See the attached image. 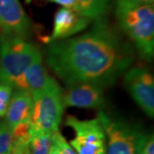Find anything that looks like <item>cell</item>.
Wrapping results in <instances>:
<instances>
[{
	"mask_svg": "<svg viewBox=\"0 0 154 154\" xmlns=\"http://www.w3.org/2000/svg\"><path fill=\"white\" fill-rule=\"evenodd\" d=\"M45 57L51 69L68 86L92 83L102 88L115 82L134 59L129 45L103 22L75 38L53 40Z\"/></svg>",
	"mask_w": 154,
	"mask_h": 154,
	"instance_id": "obj_1",
	"label": "cell"
},
{
	"mask_svg": "<svg viewBox=\"0 0 154 154\" xmlns=\"http://www.w3.org/2000/svg\"><path fill=\"white\" fill-rule=\"evenodd\" d=\"M33 110L30 118L31 132L58 131L64 105L59 84L48 76L43 89L32 95Z\"/></svg>",
	"mask_w": 154,
	"mask_h": 154,
	"instance_id": "obj_2",
	"label": "cell"
},
{
	"mask_svg": "<svg viewBox=\"0 0 154 154\" xmlns=\"http://www.w3.org/2000/svg\"><path fill=\"white\" fill-rule=\"evenodd\" d=\"M38 56V50L23 38L3 35L0 50V83L14 88L17 78Z\"/></svg>",
	"mask_w": 154,
	"mask_h": 154,
	"instance_id": "obj_3",
	"label": "cell"
},
{
	"mask_svg": "<svg viewBox=\"0 0 154 154\" xmlns=\"http://www.w3.org/2000/svg\"><path fill=\"white\" fill-rule=\"evenodd\" d=\"M116 15L121 28L132 39L140 57L152 60L154 53L153 5L137 6Z\"/></svg>",
	"mask_w": 154,
	"mask_h": 154,
	"instance_id": "obj_4",
	"label": "cell"
},
{
	"mask_svg": "<svg viewBox=\"0 0 154 154\" xmlns=\"http://www.w3.org/2000/svg\"><path fill=\"white\" fill-rule=\"evenodd\" d=\"M99 119L109 140L107 154H141L149 136L128 122L111 121L104 113Z\"/></svg>",
	"mask_w": 154,
	"mask_h": 154,
	"instance_id": "obj_5",
	"label": "cell"
},
{
	"mask_svg": "<svg viewBox=\"0 0 154 154\" xmlns=\"http://www.w3.org/2000/svg\"><path fill=\"white\" fill-rule=\"evenodd\" d=\"M66 125L75 132L76 136L71 140V145L78 154H106L105 132L99 117L82 121L69 116Z\"/></svg>",
	"mask_w": 154,
	"mask_h": 154,
	"instance_id": "obj_6",
	"label": "cell"
},
{
	"mask_svg": "<svg viewBox=\"0 0 154 154\" xmlns=\"http://www.w3.org/2000/svg\"><path fill=\"white\" fill-rule=\"evenodd\" d=\"M124 85L139 106L147 116L153 117L154 79L152 75L144 68H133L125 74Z\"/></svg>",
	"mask_w": 154,
	"mask_h": 154,
	"instance_id": "obj_7",
	"label": "cell"
},
{
	"mask_svg": "<svg viewBox=\"0 0 154 154\" xmlns=\"http://www.w3.org/2000/svg\"><path fill=\"white\" fill-rule=\"evenodd\" d=\"M0 28L8 35L28 37L31 25L19 0H0Z\"/></svg>",
	"mask_w": 154,
	"mask_h": 154,
	"instance_id": "obj_8",
	"label": "cell"
},
{
	"mask_svg": "<svg viewBox=\"0 0 154 154\" xmlns=\"http://www.w3.org/2000/svg\"><path fill=\"white\" fill-rule=\"evenodd\" d=\"M64 106L78 108H99L104 104L103 88L92 83H81L69 86L63 94Z\"/></svg>",
	"mask_w": 154,
	"mask_h": 154,
	"instance_id": "obj_9",
	"label": "cell"
},
{
	"mask_svg": "<svg viewBox=\"0 0 154 154\" xmlns=\"http://www.w3.org/2000/svg\"><path fill=\"white\" fill-rule=\"evenodd\" d=\"M90 20L81 16L76 11L68 8H61L54 17L51 39H63L82 31L88 27Z\"/></svg>",
	"mask_w": 154,
	"mask_h": 154,
	"instance_id": "obj_10",
	"label": "cell"
},
{
	"mask_svg": "<svg viewBox=\"0 0 154 154\" xmlns=\"http://www.w3.org/2000/svg\"><path fill=\"white\" fill-rule=\"evenodd\" d=\"M33 110V98L27 91L17 90L11 95V100L6 110L7 125L12 129L22 122L30 121Z\"/></svg>",
	"mask_w": 154,
	"mask_h": 154,
	"instance_id": "obj_11",
	"label": "cell"
},
{
	"mask_svg": "<svg viewBox=\"0 0 154 154\" xmlns=\"http://www.w3.org/2000/svg\"><path fill=\"white\" fill-rule=\"evenodd\" d=\"M48 76L45 69L42 65L40 55L17 78L14 88H17L18 90L27 91L31 95H33L43 89Z\"/></svg>",
	"mask_w": 154,
	"mask_h": 154,
	"instance_id": "obj_12",
	"label": "cell"
},
{
	"mask_svg": "<svg viewBox=\"0 0 154 154\" xmlns=\"http://www.w3.org/2000/svg\"><path fill=\"white\" fill-rule=\"evenodd\" d=\"M76 12L89 20H100L108 10L110 0H75Z\"/></svg>",
	"mask_w": 154,
	"mask_h": 154,
	"instance_id": "obj_13",
	"label": "cell"
},
{
	"mask_svg": "<svg viewBox=\"0 0 154 154\" xmlns=\"http://www.w3.org/2000/svg\"><path fill=\"white\" fill-rule=\"evenodd\" d=\"M51 143V133L31 132L29 150L31 154H48Z\"/></svg>",
	"mask_w": 154,
	"mask_h": 154,
	"instance_id": "obj_14",
	"label": "cell"
},
{
	"mask_svg": "<svg viewBox=\"0 0 154 154\" xmlns=\"http://www.w3.org/2000/svg\"><path fill=\"white\" fill-rule=\"evenodd\" d=\"M13 148V136L6 122H0V154H11Z\"/></svg>",
	"mask_w": 154,
	"mask_h": 154,
	"instance_id": "obj_15",
	"label": "cell"
},
{
	"mask_svg": "<svg viewBox=\"0 0 154 154\" xmlns=\"http://www.w3.org/2000/svg\"><path fill=\"white\" fill-rule=\"evenodd\" d=\"M51 143L57 146L60 154H77L58 131L51 133Z\"/></svg>",
	"mask_w": 154,
	"mask_h": 154,
	"instance_id": "obj_16",
	"label": "cell"
},
{
	"mask_svg": "<svg viewBox=\"0 0 154 154\" xmlns=\"http://www.w3.org/2000/svg\"><path fill=\"white\" fill-rule=\"evenodd\" d=\"M11 95L12 88L8 85L0 84V116L5 115Z\"/></svg>",
	"mask_w": 154,
	"mask_h": 154,
	"instance_id": "obj_17",
	"label": "cell"
},
{
	"mask_svg": "<svg viewBox=\"0 0 154 154\" xmlns=\"http://www.w3.org/2000/svg\"><path fill=\"white\" fill-rule=\"evenodd\" d=\"M11 154H31L29 150V144L13 143Z\"/></svg>",
	"mask_w": 154,
	"mask_h": 154,
	"instance_id": "obj_18",
	"label": "cell"
},
{
	"mask_svg": "<svg viewBox=\"0 0 154 154\" xmlns=\"http://www.w3.org/2000/svg\"><path fill=\"white\" fill-rule=\"evenodd\" d=\"M51 2L56 3L57 5L63 6V8H68V9H71L76 11V2L75 0H48Z\"/></svg>",
	"mask_w": 154,
	"mask_h": 154,
	"instance_id": "obj_19",
	"label": "cell"
},
{
	"mask_svg": "<svg viewBox=\"0 0 154 154\" xmlns=\"http://www.w3.org/2000/svg\"><path fill=\"white\" fill-rule=\"evenodd\" d=\"M141 154H154V140L152 135L149 136Z\"/></svg>",
	"mask_w": 154,
	"mask_h": 154,
	"instance_id": "obj_20",
	"label": "cell"
},
{
	"mask_svg": "<svg viewBox=\"0 0 154 154\" xmlns=\"http://www.w3.org/2000/svg\"><path fill=\"white\" fill-rule=\"evenodd\" d=\"M130 5V0H116V13L126 11Z\"/></svg>",
	"mask_w": 154,
	"mask_h": 154,
	"instance_id": "obj_21",
	"label": "cell"
},
{
	"mask_svg": "<svg viewBox=\"0 0 154 154\" xmlns=\"http://www.w3.org/2000/svg\"><path fill=\"white\" fill-rule=\"evenodd\" d=\"M152 4H153V0H130V5H129L128 9L134 8V7L140 5H152Z\"/></svg>",
	"mask_w": 154,
	"mask_h": 154,
	"instance_id": "obj_22",
	"label": "cell"
},
{
	"mask_svg": "<svg viewBox=\"0 0 154 154\" xmlns=\"http://www.w3.org/2000/svg\"><path fill=\"white\" fill-rule=\"evenodd\" d=\"M48 154H60V152H59L58 149L57 148V146L54 144L51 143V147H50Z\"/></svg>",
	"mask_w": 154,
	"mask_h": 154,
	"instance_id": "obj_23",
	"label": "cell"
},
{
	"mask_svg": "<svg viewBox=\"0 0 154 154\" xmlns=\"http://www.w3.org/2000/svg\"><path fill=\"white\" fill-rule=\"evenodd\" d=\"M25 1H26V3H27V4H29L32 0H25Z\"/></svg>",
	"mask_w": 154,
	"mask_h": 154,
	"instance_id": "obj_24",
	"label": "cell"
}]
</instances>
